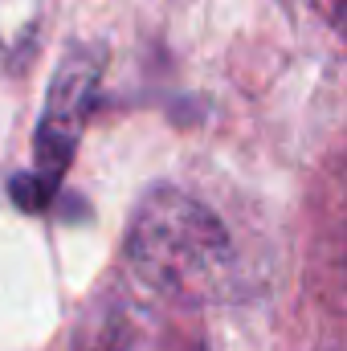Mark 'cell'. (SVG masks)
<instances>
[{
  "label": "cell",
  "mask_w": 347,
  "mask_h": 351,
  "mask_svg": "<svg viewBox=\"0 0 347 351\" xmlns=\"http://www.w3.org/2000/svg\"><path fill=\"white\" fill-rule=\"evenodd\" d=\"M123 250L127 265L168 298L208 294L233 262V241L221 217L172 184H160L139 200Z\"/></svg>",
  "instance_id": "1"
},
{
  "label": "cell",
  "mask_w": 347,
  "mask_h": 351,
  "mask_svg": "<svg viewBox=\"0 0 347 351\" xmlns=\"http://www.w3.org/2000/svg\"><path fill=\"white\" fill-rule=\"evenodd\" d=\"M98 82H102L98 49L70 45L53 70L45 102H41V119L33 131V172L16 176L8 184L12 200L25 213H41L53 200L62 176L70 172L78 143H82V131H86V119L94 110V98H98Z\"/></svg>",
  "instance_id": "2"
}]
</instances>
